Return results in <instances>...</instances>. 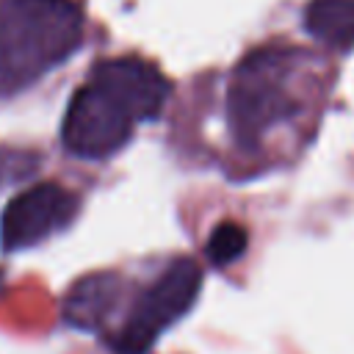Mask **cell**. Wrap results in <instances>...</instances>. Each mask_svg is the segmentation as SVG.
Here are the masks:
<instances>
[{
	"label": "cell",
	"mask_w": 354,
	"mask_h": 354,
	"mask_svg": "<svg viewBox=\"0 0 354 354\" xmlns=\"http://www.w3.org/2000/svg\"><path fill=\"white\" fill-rule=\"evenodd\" d=\"M307 53L296 47H260L238 61L227 86V122L243 149H254L274 127L301 116Z\"/></svg>",
	"instance_id": "1"
},
{
	"label": "cell",
	"mask_w": 354,
	"mask_h": 354,
	"mask_svg": "<svg viewBox=\"0 0 354 354\" xmlns=\"http://www.w3.org/2000/svg\"><path fill=\"white\" fill-rule=\"evenodd\" d=\"M83 39V8L75 0H3L0 86L22 88L66 61Z\"/></svg>",
	"instance_id": "2"
},
{
	"label": "cell",
	"mask_w": 354,
	"mask_h": 354,
	"mask_svg": "<svg viewBox=\"0 0 354 354\" xmlns=\"http://www.w3.org/2000/svg\"><path fill=\"white\" fill-rule=\"evenodd\" d=\"M202 290V268L194 257L171 260L158 279L144 288L127 313L124 324L108 335V346L116 354H147L158 337L171 329L196 304Z\"/></svg>",
	"instance_id": "3"
},
{
	"label": "cell",
	"mask_w": 354,
	"mask_h": 354,
	"mask_svg": "<svg viewBox=\"0 0 354 354\" xmlns=\"http://www.w3.org/2000/svg\"><path fill=\"white\" fill-rule=\"evenodd\" d=\"M77 196L58 183H36L8 199L0 213V249H30L66 230L77 216Z\"/></svg>",
	"instance_id": "4"
},
{
	"label": "cell",
	"mask_w": 354,
	"mask_h": 354,
	"mask_svg": "<svg viewBox=\"0 0 354 354\" xmlns=\"http://www.w3.org/2000/svg\"><path fill=\"white\" fill-rule=\"evenodd\" d=\"M133 119L94 83H83L64 113L61 141L77 158H108L133 136Z\"/></svg>",
	"instance_id": "5"
},
{
	"label": "cell",
	"mask_w": 354,
	"mask_h": 354,
	"mask_svg": "<svg viewBox=\"0 0 354 354\" xmlns=\"http://www.w3.org/2000/svg\"><path fill=\"white\" fill-rule=\"evenodd\" d=\"M88 83L105 91L133 122L155 119L171 94L169 77L155 64L138 55H119L100 61L91 69Z\"/></svg>",
	"instance_id": "6"
},
{
	"label": "cell",
	"mask_w": 354,
	"mask_h": 354,
	"mask_svg": "<svg viewBox=\"0 0 354 354\" xmlns=\"http://www.w3.org/2000/svg\"><path fill=\"white\" fill-rule=\"evenodd\" d=\"M124 282L113 271L80 277L64 296V324L80 332H102L119 307Z\"/></svg>",
	"instance_id": "7"
},
{
	"label": "cell",
	"mask_w": 354,
	"mask_h": 354,
	"mask_svg": "<svg viewBox=\"0 0 354 354\" xmlns=\"http://www.w3.org/2000/svg\"><path fill=\"white\" fill-rule=\"evenodd\" d=\"M307 33L337 50H348L354 44V0H313L304 8Z\"/></svg>",
	"instance_id": "8"
},
{
	"label": "cell",
	"mask_w": 354,
	"mask_h": 354,
	"mask_svg": "<svg viewBox=\"0 0 354 354\" xmlns=\"http://www.w3.org/2000/svg\"><path fill=\"white\" fill-rule=\"evenodd\" d=\"M249 246V232L238 224V221H221L213 227L207 243H205V254L213 266H230L235 263Z\"/></svg>",
	"instance_id": "9"
},
{
	"label": "cell",
	"mask_w": 354,
	"mask_h": 354,
	"mask_svg": "<svg viewBox=\"0 0 354 354\" xmlns=\"http://www.w3.org/2000/svg\"><path fill=\"white\" fill-rule=\"evenodd\" d=\"M0 285H3V274H0Z\"/></svg>",
	"instance_id": "10"
}]
</instances>
